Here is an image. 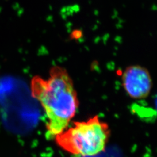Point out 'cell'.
Returning <instances> with one entry per match:
<instances>
[{
  "label": "cell",
  "instance_id": "1",
  "mask_svg": "<svg viewBox=\"0 0 157 157\" xmlns=\"http://www.w3.org/2000/svg\"><path fill=\"white\" fill-rule=\"evenodd\" d=\"M32 95L41 103L47 117V137H56L67 128L75 116L78 101L73 82L67 70L56 66L50 77L36 76L31 80Z\"/></svg>",
  "mask_w": 157,
  "mask_h": 157
},
{
  "label": "cell",
  "instance_id": "2",
  "mask_svg": "<svg viewBox=\"0 0 157 157\" xmlns=\"http://www.w3.org/2000/svg\"><path fill=\"white\" fill-rule=\"evenodd\" d=\"M109 136L108 124L95 116L86 122H75L56 139L59 146L73 155L91 157L104 150Z\"/></svg>",
  "mask_w": 157,
  "mask_h": 157
},
{
  "label": "cell",
  "instance_id": "3",
  "mask_svg": "<svg viewBox=\"0 0 157 157\" xmlns=\"http://www.w3.org/2000/svg\"><path fill=\"white\" fill-rule=\"evenodd\" d=\"M124 87L128 94L135 99H142L150 94L152 80L144 67L132 66L128 67L123 75Z\"/></svg>",
  "mask_w": 157,
  "mask_h": 157
},
{
  "label": "cell",
  "instance_id": "4",
  "mask_svg": "<svg viewBox=\"0 0 157 157\" xmlns=\"http://www.w3.org/2000/svg\"><path fill=\"white\" fill-rule=\"evenodd\" d=\"M156 100H155V105H156V108H157V97H156V98H155Z\"/></svg>",
  "mask_w": 157,
  "mask_h": 157
}]
</instances>
